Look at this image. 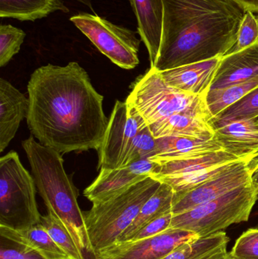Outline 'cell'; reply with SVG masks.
Returning a JSON list of instances; mask_svg holds the SVG:
<instances>
[{"label": "cell", "mask_w": 258, "mask_h": 259, "mask_svg": "<svg viewBox=\"0 0 258 259\" xmlns=\"http://www.w3.org/2000/svg\"><path fill=\"white\" fill-rule=\"evenodd\" d=\"M258 78V42L223 56L210 90L226 88Z\"/></svg>", "instance_id": "obj_14"}, {"label": "cell", "mask_w": 258, "mask_h": 259, "mask_svg": "<svg viewBox=\"0 0 258 259\" xmlns=\"http://www.w3.org/2000/svg\"><path fill=\"white\" fill-rule=\"evenodd\" d=\"M230 239L224 231L182 243L162 259H209L227 252Z\"/></svg>", "instance_id": "obj_23"}, {"label": "cell", "mask_w": 258, "mask_h": 259, "mask_svg": "<svg viewBox=\"0 0 258 259\" xmlns=\"http://www.w3.org/2000/svg\"><path fill=\"white\" fill-rule=\"evenodd\" d=\"M258 118V87L250 91L243 98L213 117L209 121L212 128L239 120Z\"/></svg>", "instance_id": "obj_26"}, {"label": "cell", "mask_w": 258, "mask_h": 259, "mask_svg": "<svg viewBox=\"0 0 258 259\" xmlns=\"http://www.w3.org/2000/svg\"><path fill=\"white\" fill-rule=\"evenodd\" d=\"M249 184H251V179L248 163L245 160H238L227 165L216 176L194 188L174 192L171 212L173 215L186 212Z\"/></svg>", "instance_id": "obj_11"}, {"label": "cell", "mask_w": 258, "mask_h": 259, "mask_svg": "<svg viewBox=\"0 0 258 259\" xmlns=\"http://www.w3.org/2000/svg\"><path fill=\"white\" fill-rule=\"evenodd\" d=\"M239 158L224 150L186 159L158 163L150 177L168 184L174 192L190 190L221 173Z\"/></svg>", "instance_id": "obj_10"}, {"label": "cell", "mask_w": 258, "mask_h": 259, "mask_svg": "<svg viewBox=\"0 0 258 259\" xmlns=\"http://www.w3.org/2000/svg\"><path fill=\"white\" fill-rule=\"evenodd\" d=\"M157 140L154 138L148 125L145 126L133 140L127 155L126 166L138 160L150 159L157 154Z\"/></svg>", "instance_id": "obj_30"}, {"label": "cell", "mask_w": 258, "mask_h": 259, "mask_svg": "<svg viewBox=\"0 0 258 259\" xmlns=\"http://www.w3.org/2000/svg\"><path fill=\"white\" fill-rule=\"evenodd\" d=\"M148 125L142 115L127 101L117 100L98 151V168L126 166L127 155L138 133Z\"/></svg>", "instance_id": "obj_9"}, {"label": "cell", "mask_w": 258, "mask_h": 259, "mask_svg": "<svg viewBox=\"0 0 258 259\" xmlns=\"http://www.w3.org/2000/svg\"><path fill=\"white\" fill-rule=\"evenodd\" d=\"M162 72L229 54L246 11L236 0H163Z\"/></svg>", "instance_id": "obj_2"}, {"label": "cell", "mask_w": 258, "mask_h": 259, "mask_svg": "<svg viewBox=\"0 0 258 259\" xmlns=\"http://www.w3.org/2000/svg\"><path fill=\"white\" fill-rule=\"evenodd\" d=\"M258 42V17L246 11L239 26L236 45L230 53L240 51Z\"/></svg>", "instance_id": "obj_31"}, {"label": "cell", "mask_w": 258, "mask_h": 259, "mask_svg": "<svg viewBox=\"0 0 258 259\" xmlns=\"http://www.w3.org/2000/svg\"><path fill=\"white\" fill-rule=\"evenodd\" d=\"M172 218V212L167 213V214L161 216L159 219L152 221L148 225L144 226L143 228H141L138 232L134 234L130 240H142V239L149 238V237L162 234L164 231L169 229Z\"/></svg>", "instance_id": "obj_33"}, {"label": "cell", "mask_w": 258, "mask_h": 259, "mask_svg": "<svg viewBox=\"0 0 258 259\" xmlns=\"http://www.w3.org/2000/svg\"><path fill=\"white\" fill-rule=\"evenodd\" d=\"M159 164L152 160L141 159L118 169H100L96 179L83 192L92 203L105 200L149 177Z\"/></svg>", "instance_id": "obj_13"}, {"label": "cell", "mask_w": 258, "mask_h": 259, "mask_svg": "<svg viewBox=\"0 0 258 259\" xmlns=\"http://www.w3.org/2000/svg\"><path fill=\"white\" fill-rule=\"evenodd\" d=\"M138 33L148 50L151 68L159 56L164 20L163 0H130Z\"/></svg>", "instance_id": "obj_17"}, {"label": "cell", "mask_w": 258, "mask_h": 259, "mask_svg": "<svg viewBox=\"0 0 258 259\" xmlns=\"http://www.w3.org/2000/svg\"><path fill=\"white\" fill-rule=\"evenodd\" d=\"M174 194L171 186L162 183L156 193L144 204L131 225L120 236L117 243L130 241L141 228L161 216L171 212Z\"/></svg>", "instance_id": "obj_22"}, {"label": "cell", "mask_w": 258, "mask_h": 259, "mask_svg": "<svg viewBox=\"0 0 258 259\" xmlns=\"http://www.w3.org/2000/svg\"><path fill=\"white\" fill-rule=\"evenodd\" d=\"M161 184L148 177L105 200L92 203V208L83 212L94 255L118 242Z\"/></svg>", "instance_id": "obj_4"}, {"label": "cell", "mask_w": 258, "mask_h": 259, "mask_svg": "<svg viewBox=\"0 0 258 259\" xmlns=\"http://www.w3.org/2000/svg\"><path fill=\"white\" fill-rule=\"evenodd\" d=\"M0 259H45L28 245L9 235L0 227Z\"/></svg>", "instance_id": "obj_29"}, {"label": "cell", "mask_w": 258, "mask_h": 259, "mask_svg": "<svg viewBox=\"0 0 258 259\" xmlns=\"http://www.w3.org/2000/svg\"><path fill=\"white\" fill-rule=\"evenodd\" d=\"M22 146L48 214L63 224L83 253L92 252L84 213L77 202L78 191L65 171L62 154L36 142L33 136Z\"/></svg>", "instance_id": "obj_3"}, {"label": "cell", "mask_w": 258, "mask_h": 259, "mask_svg": "<svg viewBox=\"0 0 258 259\" xmlns=\"http://www.w3.org/2000/svg\"><path fill=\"white\" fill-rule=\"evenodd\" d=\"M233 259H258V229L244 232L230 252Z\"/></svg>", "instance_id": "obj_32"}, {"label": "cell", "mask_w": 258, "mask_h": 259, "mask_svg": "<svg viewBox=\"0 0 258 259\" xmlns=\"http://www.w3.org/2000/svg\"><path fill=\"white\" fill-rule=\"evenodd\" d=\"M258 87V78L226 88L209 90L205 95L206 104L212 117L225 110L243 98L250 91Z\"/></svg>", "instance_id": "obj_25"}, {"label": "cell", "mask_w": 258, "mask_h": 259, "mask_svg": "<svg viewBox=\"0 0 258 259\" xmlns=\"http://www.w3.org/2000/svg\"><path fill=\"white\" fill-rule=\"evenodd\" d=\"M209 259H233L232 258L230 253L229 252H223V253L218 254V255H215V256L212 257V258Z\"/></svg>", "instance_id": "obj_36"}, {"label": "cell", "mask_w": 258, "mask_h": 259, "mask_svg": "<svg viewBox=\"0 0 258 259\" xmlns=\"http://www.w3.org/2000/svg\"><path fill=\"white\" fill-rule=\"evenodd\" d=\"M257 199L258 192L252 184H247L186 212L173 215L170 228L209 237L235 224L248 222Z\"/></svg>", "instance_id": "obj_6"}, {"label": "cell", "mask_w": 258, "mask_h": 259, "mask_svg": "<svg viewBox=\"0 0 258 259\" xmlns=\"http://www.w3.org/2000/svg\"><path fill=\"white\" fill-rule=\"evenodd\" d=\"M221 59L214 58L160 73L164 80L176 89L194 95H206Z\"/></svg>", "instance_id": "obj_15"}, {"label": "cell", "mask_w": 258, "mask_h": 259, "mask_svg": "<svg viewBox=\"0 0 258 259\" xmlns=\"http://www.w3.org/2000/svg\"><path fill=\"white\" fill-rule=\"evenodd\" d=\"M198 236L190 231L169 228L162 234L139 240L118 242L95 253L96 259H162L182 243Z\"/></svg>", "instance_id": "obj_12"}, {"label": "cell", "mask_w": 258, "mask_h": 259, "mask_svg": "<svg viewBox=\"0 0 258 259\" xmlns=\"http://www.w3.org/2000/svg\"><path fill=\"white\" fill-rule=\"evenodd\" d=\"M126 101L148 125L176 114H187L210 121L213 117L205 95H194L170 86L159 71L150 68L139 77Z\"/></svg>", "instance_id": "obj_5"}, {"label": "cell", "mask_w": 258, "mask_h": 259, "mask_svg": "<svg viewBox=\"0 0 258 259\" xmlns=\"http://www.w3.org/2000/svg\"><path fill=\"white\" fill-rule=\"evenodd\" d=\"M154 138L183 137L211 140L215 131L209 121L187 114H176L148 125Z\"/></svg>", "instance_id": "obj_20"}, {"label": "cell", "mask_w": 258, "mask_h": 259, "mask_svg": "<svg viewBox=\"0 0 258 259\" xmlns=\"http://www.w3.org/2000/svg\"><path fill=\"white\" fill-rule=\"evenodd\" d=\"M157 140V154L150 159L157 163L186 159L224 150L215 140H201L183 137H165Z\"/></svg>", "instance_id": "obj_19"}, {"label": "cell", "mask_w": 258, "mask_h": 259, "mask_svg": "<svg viewBox=\"0 0 258 259\" xmlns=\"http://www.w3.org/2000/svg\"><path fill=\"white\" fill-rule=\"evenodd\" d=\"M256 122H257V124H258V118H256Z\"/></svg>", "instance_id": "obj_38"}, {"label": "cell", "mask_w": 258, "mask_h": 259, "mask_svg": "<svg viewBox=\"0 0 258 259\" xmlns=\"http://www.w3.org/2000/svg\"><path fill=\"white\" fill-rule=\"evenodd\" d=\"M24 30L11 24L0 26V67H4L19 53L25 39Z\"/></svg>", "instance_id": "obj_28"}, {"label": "cell", "mask_w": 258, "mask_h": 259, "mask_svg": "<svg viewBox=\"0 0 258 259\" xmlns=\"http://www.w3.org/2000/svg\"><path fill=\"white\" fill-rule=\"evenodd\" d=\"M56 12L68 13L62 0H0V17L21 21H35Z\"/></svg>", "instance_id": "obj_21"}, {"label": "cell", "mask_w": 258, "mask_h": 259, "mask_svg": "<svg viewBox=\"0 0 258 259\" xmlns=\"http://www.w3.org/2000/svg\"><path fill=\"white\" fill-rule=\"evenodd\" d=\"M27 93V124L39 143L62 155L98 149L109 121L104 97L79 63L36 68Z\"/></svg>", "instance_id": "obj_1"}, {"label": "cell", "mask_w": 258, "mask_h": 259, "mask_svg": "<svg viewBox=\"0 0 258 259\" xmlns=\"http://www.w3.org/2000/svg\"><path fill=\"white\" fill-rule=\"evenodd\" d=\"M214 138L223 149L239 159L248 161L258 152V124L256 119L239 120L214 129Z\"/></svg>", "instance_id": "obj_16"}, {"label": "cell", "mask_w": 258, "mask_h": 259, "mask_svg": "<svg viewBox=\"0 0 258 259\" xmlns=\"http://www.w3.org/2000/svg\"><path fill=\"white\" fill-rule=\"evenodd\" d=\"M41 225L49 234L55 243L68 255L70 259H85L69 231L63 224L50 214L41 216Z\"/></svg>", "instance_id": "obj_27"}, {"label": "cell", "mask_w": 258, "mask_h": 259, "mask_svg": "<svg viewBox=\"0 0 258 259\" xmlns=\"http://www.w3.org/2000/svg\"><path fill=\"white\" fill-rule=\"evenodd\" d=\"M0 227L4 228L5 231L14 238L33 248L45 259H70L55 243L41 223L20 231Z\"/></svg>", "instance_id": "obj_24"}, {"label": "cell", "mask_w": 258, "mask_h": 259, "mask_svg": "<svg viewBox=\"0 0 258 259\" xmlns=\"http://www.w3.org/2000/svg\"><path fill=\"white\" fill-rule=\"evenodd\" d=\"M28 109L29 99L8 80L0 78V152L16 135Z\"/></svg>", "instance_id": "obj_18"}, {"label": "cell", "mask_w": 258, "mask_h": 259, "mask_svg": "<svg viewBox=\"0 0 258 259\" xmlns=\"http://www.w3.org/2000/svg\"><path fill=\"white\" fill-rule=\"evenodd\" d=\"M33 176L15 151L0 158V226L15 231L40 223Z\"/></svg>", "instance_id": "obj_7"}, {"label": "cell", "mask_w": 258, "mask_h": 259, "mask_svg": "<svg viewBox=\"0 0 258 259\" xmlns=\"http://www.w3.org/2000/svg\"><path fill=\"white\" fill-rule=\"evenodd\" d=\"M247 163L251 175V184L258 192V152L247 161Z\"/></svg>", "instance_id": "obj_34"}, {"label": "cell", "mask_w": 258, "mask_h": 259, "mask_svg": "<svg viewBox=\"0 0 258 259\" xmlns=\"http://www.w3.org/2000/svg\"><path fill=\"white\" fill-rule=\"evenodd\" d=\"M245 11H249L258 15V0H236Z\"/></svg>", "instance_id": "obj_35"}, {"label": "cell", "mask_w": 258, "mask_h": 259, "mask_svg": "<svg viewBox=\"0 0 258 259\" xmlns=\"http://www.w3.org/2000/svg\"><path fill=\"white\" fill-rule=\"evenodd\" d=\"M77 1L83 3V5L88 6V7L90 8V9H92V2L93 1V0H77Z\"/></svg>", "instance_id": "obj_37"}, {"label": "cell", "mask_w": 258, "mask_h": 259, "mask_svg": "<svg viewBox=\"0 0 258 259\" xmlns=\"http://www.w3.org/2000/svg\"><path fill=\"white\" fill-rule=\"evenodd\" d=\"M70 20L103 55L120 68L130 70L139 65L142 40L136 32L92 14H77Z\"/></svg>", "instance_id": "obj_8"}]
</instances>
